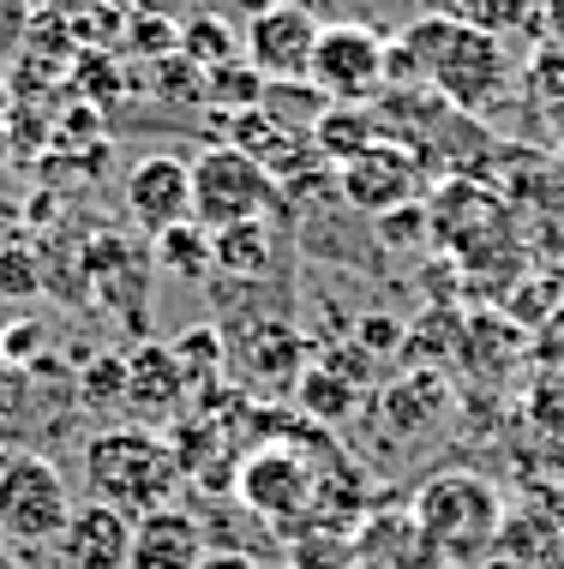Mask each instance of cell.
Listing matches in <instances>:
<instances>
[{
  "label": "cell",
  "instance_id": "cell-1",
  "mask_svg": "<svg viewBox=\"0 0 564 569\" xmlns=\"http://www.w3.org/2000/svg\"><path fill=\"white\" fill-rule=\"evenodd\" d=\"M180 473L187 461L162 432L150 426H109L85 443V486H90V503H109L120 516H150V510H169L175 491H180Z\"/></svg>",
  "mask_w": 564,
  "mask_h": 569
},
{
  "label": "cell",
  "instance_id": "cell-2",
  "mask_svg": "<svg viewBox=\"0 0 564 569\" xmlns=\"http://www.w3.org/2000/svg\"><path fill=\"white\" fill-rule=\"evenodd\" d=\"M396 42L415 54L420 84H433L445 102H456V109L493 102L511 79L505 37H486V30L463 24V19H415Z\"/></svg>",
  "mask_w": 564,
  "mask_h": 569
},
{
  "label": "cell",
  "instance_id": "cell-3",
  "mask_svg": "<svg viewBox=\"0 0 564 569\" xmlns=\"http://www.w3.org/2000/svg\"><path fill=\"white\" fill-rule=\"evenodd\" d=\"M415 528H420V540L438 563L468 569L475 558L493 551L498 528H505V503H498V491L486 480H475V473H438V480H426L420 498H415Z\"/></svg>",
  "mask_w": 564,
  "mask_h": 569
},
{
  "label": "cell",
  "instance_id": "cell-4",
  "mask_svg": "<svg viewBox=\"0 0 564 569\" xmlns=\"http://www.w3.org/2000/svg\"><path fill=\"white\" fill-rule=\"evenodd\" d=\"M72 516L60 468L37 450H0V533L12 546H55Z\"/></svg>",
  "mask_w": 564,
  "mask_h": 569
},
{
  "label": "cell",
  "instance_id": "cell-5",
  "mask_svg": "<svg viewBox=\"0 0 564 569\" xmlns=\"http://www.w3.org/2000/svg\"><path fill=\"white\" fill-rule=\"evenodd\" d=\"M270 204H277V180L247 150L210 144L192 162V222L210 228V234H222L235 222H265Z\"/></svg>",
  "mask_w": 564,
  "mask_h": 569
},
{
  "label": "cell",
  "instance_id": "cell-6",
  "mask_svg": "<svg viewBox=\"0 0 564 569\" xmlns=\"http://www.w3.org/2000/svg\"><path fill=\"white\" fill-rule=\"evenodd\" d=\"M385 30L373 24H325L313 49L307 84L325 102H367L385 90Z\"/></svg>",
  "mask_w": 564,
  "mask_h": 569
},
{
  "label": "cell",
  "instance_id": "cell-7",
  "mask_svg": "<svg viewBox=\"0 0 564 569\" xmlns=\"http://www.w3.org/2000/svg\"><path fill=\"white\" fill-rule=\"evenodd\" d=\"M318 30H325V24L313 19V7H300V0H277L265 19H253L247 30H240V54H247L270 84H300L313 72Z\"/></svg>",
  "mask_w": 564,
  "mask_h": 569
},
{
  "label": "cell",
  "instance_id": "cell-8",
  "mask_svg": "<svg viewBox=\"0 0 564 569\" xmlns=\"http://www.w3.org/2000/svg\"><path fill=\"white\" fill-rule=\"evenodd\" d=\"M343 198L360 210V217H390V210L415 204V187H420V162L408 157L403 144L378 138L373 150H360L355 162H343Z\"/></svg>",
  "mask_w": 564,
  "mask_h": 569
},
{
  "label": "cell",
  "instance_id": "cell-9",
  "mask_svg": "<svg viewBox=\"0 0 564 569\" xmlns=\"http://www.w3.org/2000/svg\"><path fill=\"white\" fill-rule=\"evenodd\" d=\"M127 210L150 240L175 222H192V168L180 157H139L127 168Z\"/></svg>",
  "mask_w": 564,
  "mask_h": 569
},
{
  "label": "cell",
  "instance_id": "cell-10",
  "mask_svg": "<svg viewBox=\"0 0 564 569\" xmlns=\"http://www.w3.org/2000/svg\"><path fill=\"white\" fill-rule=\"evenodd\" d=\"M60 569H127L132 558V516L109 503H72L67 528L55 540Z\"/></svg>",
  "mask_w": 564,
  "mask_h": 569
},
{
  "label": "cell",
  "instance_id": "cell-11",
  "mask_svg": "<svg viewBox=\"0 0 564 569\" xmlns=\"http://www.w3.org/2000/svg\"><path fill=\"white\" fill-rule=\"evenodd\" d=\"M180 402H187V366L175 360V348L169 342H150V348H139L127 360V420L132 426H169L175 413H180Z\"/></svg>",
  "mask_w": 564,
  "mask_h": 569
},
{
  "label": "cell",
  "instance_id": "cell-12",
  "mask_svg": "<svg viewBox=\"0 0 564 569\" xmlns=\"http://www.w3.org/2000/svg\"><path fill=\"white\" fill-rule=\"evenodd\" d=\"M210 540H205V521L187 510H150L132 521V558L127 569H205Z\"/></svg>",
  "mask_w": 564,
  "mask_h": 569
},
{
  "label": "cell",
  "instance_id": "cell-13",
  "mask_svg": "<svg viewBox=\"0 0 564 569\" xmlns=\"http://www.w3.org/2000/svg\"><path fill=\"white\" fill-rule=\"evenodd\" d=\"M240 498L265 521H300L313 510V468H300L288 450H258L240 468Z\"/></svg>",
  "mask_w": 564,
  "mask_h": 569
},
{
  "label": "cell",
  "instance_id": "cell-14",
  "mask_svg": "<svg viewBox=\"0 0 564 569\" xmlns=\"http://www.w3.org/2000/svg\"><path fill=\"white\" fill-rule=\"evenodd\" d=\"M378 138H385V127H378V114H367V102H330L325 114L313 120V144L318 157H337V162H355L360 150H373Z\"/></svg>",
  "mask_w": 564,
  "mask_h": 569
},
{
  "label": "cell",
  "instance_id": "cell-15",
  "mask_svg": "<svg viewBox=\"0 0 564 569\" xmlns=\"http://www.w3.org/2000/svg\"><path fill=\"white\" fill-rule=\"evenodd\" d=\"M210 252H217V276H240V282H265L270 264H277V234L265 222H235L222 234H210Z\"/></svg>",
  "mask_w": 564,
  "mask_h": 569
},
{
  "label": "cell",
  "instance_id": "cell-16",
  "mask_svg": "<svg viewBox=\"0 0 564 569\" xmlns=\"http://www.w3.org/2000/svg\"><path fill=\"white\" fill-rule=\"evenodd\" d=\"M157 264L169 276H192V282H205V276H217V252H210V228L198 222H175L157 234Z\"/></svg>",
  "mask_w": 564,
  "mask_h": 569
},
{
  "label": "cell",
  "instance_id": "cell-17",
  "mask_svg": "<svg viewBox=\"0 0 564 569\" xmlns=\"http://www.w3.org/2000/svg\"><path fill=\"white\" fill-rule=\"evenodd\" d=\"M180 54L192 60V67H228V60H240V37H235V24H222V19H210V12H187L180 19Z\"/></svg>",
  "mask_w": 564,
  "mask_h": 569
},
{
  "label": "cell",
  "instance_id": "cell-18",
  "mask_svg": "<svg viewBox=\"0 0 564 569\" xmlns=\"http://www.w3.org/2000/svg\"><path fill=\"white\" fill-rule=\"evenodd\" d=\"M265 72L253 67L247 54L240 60H228V67H210L205 72V90H210V109H222V114H240V109H258L265 102Z\"/></svg>",
  "mask_w": 564,
  "mask_h": 569
},
{
  "label": "cell",
  "instance_id": "cell-19",
  "mask_svg": "<svg viewBox=\"0 0 564 569\" xmlns=\"http://www.w3.org/2000/svg\"><path fill=\"white\" fill-rule=\"evenodd\" d=\"M145 90H157L162 102H187V109H210V90H205V67H192L187 54H169V60H157V67H145Z\"/></svg>",
  "mask_w": 564,
  "mask_h": 569
},
{
  "label": "cell",
  "instance_id": "cell-20",
  "mask_svg": "<svg viewBox=\"0 0 564 569\" xmlns=\"http://www.w3.org/2000/svg\"><path fill=\"white\" fill-rule=\"evenodd\" d=\"M120 49L132 60H145V67H157V60L180 54V19H162V12H127V37H120Z\"/></svg>",
  "mask_w": 564,
  "mask_h": 569
},
{
  "label": "cell",
  "instance_id": "cell-21",
  "mask_svg": "<svg viewBox=\"0 0 564 569\" xmlns=\"http://www.w3.org/2000/svg\"><path fill=\"white\" fill-rule=\"evenodd\" d=\"M451 19L486 30V37H511L535 19V0H451Z\"/></svg>",
  "mask_w": 564,
  "mask_h": 569
},
{
  "label": "cell",
  "instance_id": "cell-22",
  "mask_svg": "<svg viewBox=\"0 0 564 569\" xmlns=\"http://www.w3.org/2000/svg\"><path fill=\"white\" fill-rule=\"evenodd\" d=\"M42 282H49V276H42L37 246H19V240L0 246V300H37Z\"/></svg>",
  "mask_w": 564,
  "mask_h": 569
},
{
  "label": "cell",
  "instance_id": "cell-23",
  "mask_svg": "<svg viewBox=\"0 0 564 569\" xmlns=\"http://www.w3.org/2000/svg\"><path fill=\"white\" fill-rule=\"evenodd\" d=\"M85 402H97V408H120L127 402V360H115V353H102L97 366H85Z\"/></svg>",
  "mask_w": 564,
  "mask_h": 569
},
{
  "label": "cell",
  "instance_id": "cell-24",
  "mask_svg": "<svg viewBox=\"0 0 564 569\" xmlns=\"http://www.w3.org/2000/svg\"><path fill=\"white\" fill-rule=\"evenodd\" d=\"M30 19H37V7H30V0H0V67H12V60L24 54Z\"/></svg>",
  "mask_w": 564,
  "mask_h": 569
},
{
  "label": "cell",
  "instance_id": "cell-25",
  "mask_svg": "<svg viewBox=\"0 0 564 569\" xmlns=\"http://www.w3.org/2000/svg\"><path fill=\"white\" fill-rule=\"evenodd\" d=\"M30 402V366L0 353V420H19Z\"/></svg>",
  "mask_w": 564,
  "mask_h": 569
},
{
  "label": "cell",
  "instance_id": "cell-26",
  "mask_svg": "<svg viewBox=\"0 0 564 569\" xmlns=\"http://www.w3.org/2000/svg\"><path fill=\"white\" fill-rule=\"evenodd\" d=\"M270 7H277V0H198V12H210V19H222V24H240V30L253 19H265Z\"/></svg>",
  "mask_w": 564,
  "mask_h": 569
},
{
  "label": "cell",
  "instance_id": "cell-27",
  "mask_svg": "<svg viewBox=\"0 0 564 569\" xmlns=\"http://www.w3.org/2000/svg\"><path fill=\"white\" fill-rule=\"evenodd\" d=\"M127 12H162V19H187L198 0H120Z\"/></svg>",
  "mask_w": 564,
  "mask_h": 569
},
{
  "label": "cell",
  "instance_id": "cell-28",
  "mask_svg": "<svg viewBox=\"0 0 564 569\" xmlns=\"http://www.w3.org/2000/svg\"><path fill=\"white\" fill-rule=\"evenodd\" d=\"M205 569H258V563H253V558H240V551H210Z\"/></svg>",
  "mask_w": 564,
  "mask_h": 569
},
{
  "label": "cell",
  "instance_id": "cell-29",
  "mask_svg": "<svg viewBox=\"0 0 564 569\" xmlns=\"http://www.w3.org/2000/svg\"><path fill=\"white\" fill-rule=\"evenodd\" d=\"M12 109H19V97H12V79H0V127L12 120Z\"/></svg>",
  "mask_w": 564,
  "mask_h": 569
},
{
  "label": "cell",
  "instance_id": "cell-30",
  "mask_svg": "<svg viewBox=\"0 0 564 569\" xmlns=\"http://www.w3.org/2000/svg\"><path fill=\"white\" fill-rule=\"evenodd\" d=\"M420 19H451V0H415Z\"/></svg>",
  "mask_w": 564,
  "mask_h": 569
},
{
  "label": "cell",
  "instance_id": "cell-31",
  "mask_svg": "<svg viewBox=\"0 0 564 569\" xmlns=\"http://www.w3.org/2000/svg\"><path fill=\"white\" fill-rule=\"evenodd\" d=\"M7 157H12V132L0 127V162H7Z\"/></svg>",
  "mask_w": 564,
  "mask_h": 569
}]
</instances>
